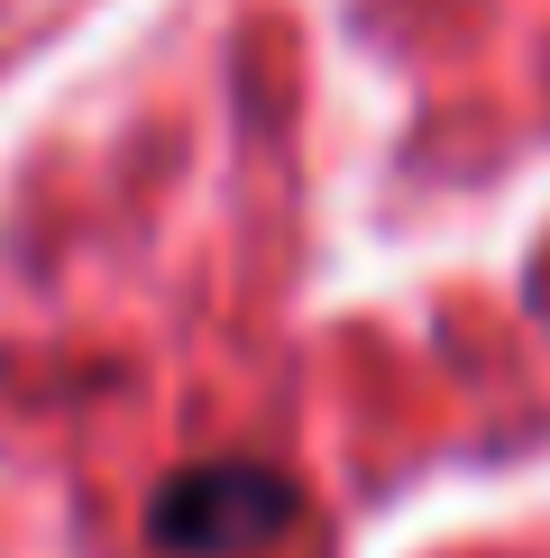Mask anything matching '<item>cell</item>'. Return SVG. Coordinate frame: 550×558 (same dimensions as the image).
Wrapping results in <instances>:
<instances>
[{
	"instance_id": "cell-1",
	"label": "cell",
	"mask_w": 550,
	"mask_h": 558,
	"mask_svg": "<svg viewBox=\"0 0 550 558\" xmlns=\"http://www.w3.org/2000/svg\"><path fill=\"white\" fill-rule=\"evenodd\" d=\"M285 522H294V495L258 458L193 468V476H175L156 495V549H175V558H239V549L275 541Z\"/></svg>"
}]
</instances>
